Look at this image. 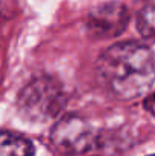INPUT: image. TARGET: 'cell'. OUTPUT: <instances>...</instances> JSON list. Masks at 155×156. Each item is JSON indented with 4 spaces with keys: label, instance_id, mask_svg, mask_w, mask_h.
Segmentation results:
<instances>
[{
    "label": "cell",
    "instance_id": "obj_1",
    "mask_svg": "<svg viewBox=\"0 0 155 156\" xmlns=\"http://www.w3.org/2000/svg\"><path fill=\"white\" fill-rule=\"evenodd\" d=\"M96 73L102 87L119 100H132L155 82V53L142 43H119L99 56Z\"/></svg>",
    "mask_w": 155,
    "mask_h": 156
},
{
    "label": "cell",
    "instance_id": "obj_2",
    "mask_svg": "<svg viewBox=\"0 0 155 156\" xmlns=\"http://www.w3.org/2000/svg\"><path fill=\"white\" fill-rule=\"evenodd\" d=\"M17 105L23 118L43 123L61 112L65 105V94L56 79L43 76L34 79L20 91Z\"/></svg>",
    "mask_w": 155,
    "mask_h": 156
},
{
    "label": "cell",
    "instance_id": "obj_3",
    "mask_svg": "<svg viewBox=\"0 0 155 156\" xmlns=\"http://www.w3.org/2000/svg\"><path fill=\"white\" fill-rule=\"evenodd\" d=\"M52 144L64 155H81L94 143L93 127L81 117L68 115L59 120L50 133Z\"/></svg>",
    "mask_w": 155,
    "mask_h": 156
},
{
    "label": "cell",
    "instance_id": "obj_4",
    "mask_svg": "<svg viewBox=\"0 0 155 156\" xmlns=\"http://www.w3.org/2000/svg\"><path fill=\"white\" fill-rule=\"evenodd\" d=\"M129 23V12L125 5L111 2L96 6L87 18V30L93 38L108 40L120 35Z\"/></svg>",
    "mask_w": 155,
    "mask_h": 156
},
{
    "label": "cell",
    "instance_id": "obj_5",
    "mask_svg": "<svg viewBox=\"0 0 155 156\" xmlns=\"http://www.w3.org/2000/svg\"><path fill=\"white\" fill-rule=\"evenodd\" d=\"M35 147L31 140L3 130L0 136V156H34Z\"/></svg>",
    "mask_w": 155,
    "mask_h": 156
},
{
    "label": "cell",
    "instance_id": "obj_6",
    "mask_svg": "<svg viewBox=\"0 0 155 156\" xmlns=\"http://www.w3.org/2000/svg\"><path fill=\"white\" fill-rule=\"evenodd\" d=\"M135 24L143 38L155 43V0H148L138 8Z\"/></svg>",
    "mask_w": 155,
    "mask_h": 156
},
{
    "label": "cell",
    "instance_id": "obj_7",
    "mask_svg": "<svg viewBox=\"0 0 155 156\" xmlns=\"http://www.w3.org/2000/svg\"><path fill=\"white\" fill-rule=\"evenodd\" d=\"M145 109L149 111L152 115H155V93L146 97V100H145Z\"/></svg>",
    "mask_w": 155,
    "mask_h": 156
},
{
    "label": "cell",
    "instance_id": "obj_8",
    "mask_svg": "<svg viewBox=\"0 0 155 156\" xmlns=\"http://www.w3.org/2000/svg\"><path fill=\"white\" fill-rule=\"evenodd\" d=\"M152 156H155V155H152Z\"/></svg>",
    "mask_w": 155,
    "mask_h": 156
}]
</instances>
